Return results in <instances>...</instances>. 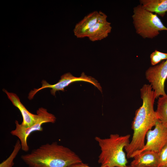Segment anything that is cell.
<instances>
[{"mask_svg": "<svg viewBox=\"0 0 167 167\" xmlns=\"http://www.w3.org/2000/svg\"><path fill=\"white\" fill-rule=\"evenodd\" d=\"M142 105L135 112L131 124L133 132L131 140L125 148L127 158L142 149L145 145V140L148 132L154 126L158 121L154 109L156 98L155 92L150 84H144L140 90Z\"/></svg>", "mask_w": 167, "mask_h": 167, "instance_id": "obj_1", "label": "cell"}, {"mask_svg": "<svg viewBox=\"0 0 167 167\" xmlns=\"http://www.w3.org/2000/svg\"><path fill=\"white\" fill-rule=\"evenodd\" d=\"M21 157L29 167H70L82 162L74 152L56 142L41 145Z\"/></svg>", "mask_w": 167, "mask_h": 167, "instance_id": "obj_2", "label": "cell"}, {"mask_svg": "<svg viewBox=\"0 0 167 167\" xmlns=\"http://www.w3.org/2000/svg\"><path fill=\"white\" fill-rule=\"evenodd\" d=\"M130 136L129 134L120 135L117 134H111L105 139L96 136L95 139L101 150L98 163L110 167H128L124 149L130 143Z\"/></svg>", "mask_w": 167, "mask_h": 167, "instance_id": "obj_3", "label": "cell"}, {"mask_svg": "<svg viewBox=\"0 0 167 167\" xmlns=\"http://www.w3.org/2000/svg\"><path fill=\"white\" fill-rule=\"evenodd\" d=\"M132 16L136 33L143 39H153L167 27L157 15L146 10L139 4L134 7Z\"/></svg>", "mask_w": 167, "mask_h": 167, "instance_id": "obj_4", "label": "cell"}, {"mask_svg": "<svg viewBox=\"0 0 167 167\" xmlns=\"http://www.w3.org/2000/svg\"><path fill=\"white\" fill-rule=\"evenodd\" d=\"M37 118L36 122L31 126L25 127L19 124L17 120H15V128L12 130L10 133L13 136L17 137L19 140L21 149L27 152L29 150L27 139L30 135L35 131H41L43 130L42 125L46 123H54L56 121V118L53 114L48 112L46 109L41 107L36 111Z\"/></svg>", "mask_w": 167, "mask_h": 167, "instance_id": "obj_5", "label": "cell"}, {"mask_svg": "<svg viewBox=\"0 0 167 167\" xmlns=\"http://www.w3.org/2000/svg\"><path fill=\"white\" fill-rule=\"evenodd\" d=\"M76 81H84L89 82L96 87L101 92L102 88L100 84L97 81L92 77L87 76L83 72L80 77H77L73 76L69 72L64 74L61 77L60 79L57 83L54 84H50L45 80L41 82L42 86L38 88H34L30 91L28 94V98L30 100L32 99L35 95L39 91L46 88H50V92L54 96L57 91H64V88L71 84Z\"/></svg>", "mask_w": 167, "mask_h": 167, "instance_id": "obj_6", "label": "cell"}, {"mask_svg": "<svg viewBox=\"0 0 167 167\" xmlns=\"http://www.w3.org/2000/svg\"><path fill=\"white\" fill-rule=\"evenodd\" d=\"M153 130L147 133V141L143 148L134 153L131 158H133L141 152L148 150L159 152L167 143V127L158 121Z\"/></svg>", "mask_w": 167, "mask_h": 167, "instance_id": "obj_7", "label": "cell"}, {"mask_svg": "<svg viewBox=\"0 0 167 167\" xmlns=\"http://www.w3.org/2000/svg\"><path fill=\"white\" fill-rule=\"evenodd\" d=\"M145 74L155 92L156 98L166 94L164 87L167 78V59L158 65L149 67Z\"/></svg>", "mask_w": 167, "mask_h": 167, "instance_id": "obj_8", "label": "cell"}, {"mask_svg": "<svg viewBox=\"0 0 167 167\" xmlns=\"http://www.w3.org/2000/svg\"><path fill=\"white\" fill-rule=\"evenodd\" d=\"M3 91L7 95L8 98L13 105L17 107L20 111L23 117V121L21 124L25 127H29L34 124L36 122L37 115L29 111L22 103L18 96L15 93L8 92L5 89Z\"/></svg>", "mask_w": 167, "mask_h": 167, "instance_id": "obj_9", "label": "cell"}, {"mask_svg": "<svg viewBox=\"0 0 167 167\" xmlns=\"http://www.w3.org/2000/svg\"><path fill=\"white\" fill-rule=\"evenodd\" d=\"M99 14L97 11H93L76 24L73 30L75 35L78 38L87 37L89 30L98 22Z\"/></svg>", "mask_w": 167, "mask_h": 167, "instance_id": "obj_10", "label": "cell"}, {"mask_svg": "<svg viewBox=\"0 0 167 167\" xmlns=\"http://www.w3.org/2000/svg\"><path fill=\"white\" fill-rule=\"evenodd\" d=\"M131 162V167H158V152L148 150L143 151L134 157Z\"/></svg>", "mask_w": 167, "mask_h": 167, "instance_id": "obj_11", "label": "cell"}, {"mask_svg": "<svg viewBox=\"0 0 167 167\" xmlns=\"http://www.w3.org/2000/svg\"><path fill=\"white\" fill-rule=\"evenodd\" d=\"M111 24L107 21L103 22H97L89 30L87 37L93 42L106 38L111 31Z\"/></svg>", "mask_w": 167, "mask_h": 167, "instance_id": "obj_12", "label": "cell"}, {"mask_svg": "<svg viewBox=\"0 0 167 167\" xmlns=\"http://www.w3.org/2000/svg\"><path fill=\"white\" fill-rule=\"evenodd\" d=\"M139 2L146 10L162 17L167 13V0H140Z\"/></svg>", "mask_w": 167, "mask_h": 167, "instance_id": "obj_13", "label": "cell"}, {"mask_svg": "<svg viewBox=\"0 0 167 167\" xmlns=\"http://www.w3.org/2000/svg\"><path fill=\"white\" fill-rule=\"evenodd\" d=\"M156 111L158 120L167 127V95L158 97Z\"/></svg>", "mask_w": 167, "mask_h": 167, "instance_id": "obj_14", "label": "cell"}, {"mask_svg": "<svg viewBox=\"0 0 167 167\" xmlns=\"http://www.w3.org/2000/svg\"><path fill=\"white\" fill-rule=\"evenodd\" d=\"M21 146L19 140H18L14 146V149L9 156L0 164V167H13L14 165V160L20 150Z\"/></svg>", "mask_w": 167, "mask_h": 167, "instance_id": "obj_15", "label": "cell"}, {"mask_svg": "<svg viewBox=\"0 0 167 167\" xmlns=\"http://www.w3.org/2000/svg\"><path fill=\"white\" fill-rule=\"evenodd\" d=\"M150 58L152 65L154 66L161 61L167 59V53L156 50L150 54Z\"/></svg>", "mask_w": 167, "mask_h": 167, "instance_id": "obj_16", "label": "cell"}, {"mask_svg": "<svg viewBox=\"0 0 167 167\" xmlns=\"http://www.w3.org/2000/svg\"><path fill=\"white\" fill-rule=\"evenodd\" d=\"M158 167H167V143L158 152Z\"/></svg>", "mask_w": 167, "mask_h": 167, "instance_id": "obj_17", "label": "cell"}, {"mask_svg": "<svg viewBox=\"0 0 167 167\" xmlns=\"http://www.w3.org/2000/svg\"><path fill=\"white\" fill-rule=\"evenodd\" d=\"M70 167H90L88 165L84 164L82 162L77 163L73 165ZM100 167H110L107 166H102L101 165Z\"/></svg>", "mask_w": 167, "mask_h": 167, "instance_id": "obj_18", "label": "cell"}, {"mask_svg": "<svg viewBox=\"0 0 167 167\" xmlns=\"http://www.w3.org/2000/svg\"><path fill=\"white\" fill-rule=\"evenodd\" d=\"M129 167H130V166H129Z\"/></svg>", "mask_w": 167, "mask_h": 167, "instance_id": "obj_19", "label": "cell"}, {"mask_svg": "<svg viewBox=\"0 0 167 167\" xmlns=\"http://www.w3.org/2000/svg\"><path fill=\"white\" fill-rule=\"evenodd\" d=\"M128 167H129V166H128Z\"/></svg>", "mask_w": 167, "mask_h": 167, "instance_id": "obj_20", "label": "cell"}]
</instances>
